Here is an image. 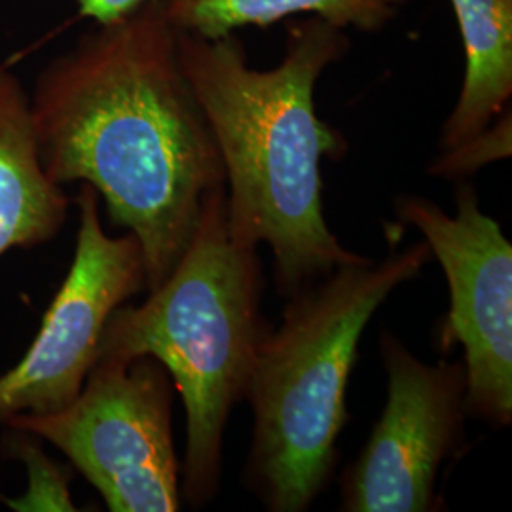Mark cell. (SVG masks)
<instances>
[{"instance_id":"13","label":"cell","mask_w":512,"mask_h":512,"mask_svg":"<svg viewBox=\"0 0 512 512\" xmlns=\"http://www.w3.org/2000/svg\"><path fill=\"white\" fill-rule=\"evenodd\" d=\"M511 156V109L501 112L497 122H492L473 139L458 147L446 148L439 160L429 167L431 175L446 179H463L473 175L484 165Z\"/></svg>"},{"instance_id":"2","label":"cell","mask_w":512,"mask_h":512,"mask_svg":"<svg viewBox=\"0 0 512 512\" xmlns=\"http://www.w3.org/2000/svg\"><path fill=\"white\" fill-rule=\"evenodd\" d=\"M184 74L219 148L232 239L274 258L277 293L291 298L370 258L346 249L323 209L321 164L346 152L344 137L315 112V84L349 50L344 29L321 18L289 29L283 61L256 71L234 33L177 31Z\"/></svg>"},{"instance_id":"3","label":"cell","mask_w":512,"mask_h":512,"mask_svg":"<svg viewBox=\"0 0 512 512\" xmlns=\"http://www.w3.org/2000/svg\"><path fill=\"white\" fill-rule=\"evenodd\" d=\"M147 293L139 306L122 304L110 315L97 361L152 357L164 365L186 412L181 494L202 509L219 494L226 423L272 329L262 315L256 249L228 230L226 186L209 196L171 274Z\"/></svg>"},{"instance_id":"4","label":"cell","mask_w":512,"mask_h":512,"mask_svg":"<svg viewBox=\"0 0 512 512\" xmlns=\"http://www.w3.org/2000/svg\"><path fill=\"white\" fill-rule=\"evenodd\" d=\"M431 258L421 241L378 264L342 266L287 298L281 325L258 346L245 393L255 423L243 480L268 511H308L327 490L361 336Z\"/></svg>"},{"instance_id":"7","label":"cell","mask_w":512,"mask_h":512,"mask_svg":"<svg viewBox=\"0 0 512 512\" xmlns=\"http://www.w3.org/2000/svg\"><path fill=\"white\" fill-rule=\"evenodd\" d=\"M380 353L387 399L359 458L342 473L340 511H444L440 469L469 446L465 365L423 363L389 330L380 334Z\"/></svg>"},{"instance_id":"8","label":"cell","mask_w":512,"mask_h":512,"mask_svg":"<svg viewBox=\"0 0 512 512\" xmlns=\"http://www.w3.org/2000/svg\"><path fill=\"white\" fill-rule=\"evenodd\" d=\"M73 262L44 313L33 344L0 374V425L18 414H52L73 403L97 363L110 315L147 291L145 256L137 238L109 236L99 194L82 184Z\"/></svg>"},{"instance_id":"9","label":"cell","mask_w":512,"mask_h":512,"mask_svg":"<svg viewBox=\"0 0 512 512\" xmlns=\"http://www.w3.org/2000/svg\"><path fill=\"white\" fill-rule=\"evenodd\" d=\"M69 207L40 160L29 95L18 74L0 67V258L57 238Z\"/></svg>"},{"instance_id":"5","label":"cell","mask_w":512,"mask_h":512,"mask_svg":"<svg viewBox=\"0 0 512 512\" xmlns=\"http://www.w3.org/2000/svg\"><path fill=\"white\" fill-rule=\"evenodd\" d=\"M4 427L48 442L112 512H175L183 505L173 440V382L152 357L97 361L73 403L18 414Z\"/></svg>"},{"instance_id":"12","label":"cell","mask_w":512,"mask_h":512,"mask_svg":"<svg viewBox=\"0 0 512 512\" xmlns=\"http://www.w3.org/2000/svg\"><path fill=\"white\" fill-rule=\"evenodd\" d=\"M10 431L8 446L12 456L19 458L29 469V478H33V492L23 497L18 505L21 511H76L69 494V476L63 467L54 465L44 456L38 446L37 437L6 427Z\"/></svg>"},{"instance_id":"1","label":"cell","mask_w":512,"mask_h":512,"mask_svg":"<svg viewBox=\"0 0 512 512\" xmlns=\"http://www.w3.org/2000/svg\"><path fill=\"white\" fill-rule=\"evenodd\" d=\"M29 110L50 179L92 186L110 222L139 241L147 291L156 289L184 255L209 196L226 186L162 0L97 25L52 59Z\"/></svg>"},{"instance_id":"14","label":"cell","mask_w":512,"mask_h":512,"mask_svg":"<svg viewBox=\"0 0 512 512\" xmlns=\"http://www.w3.org/2000/svg\"><path fill=\"white\" fill-rule=\"evenodd\" d=\"M156 0H78V14L93 19L97 25L126 18L131 12L147 6Z\"/></svg>"},{"instance_id":"6","label":"cell","mask_w":512,"mask_h":512,"mask_svg":"<svg viewBox=\"0 0 512 512\" xmlns=\"http://www.w3.org/2000/svg\"><path fill=\"white\" fill-rule=\"evenodd\" d=\"M397 217L420 230L446 275L450 310L439 330L444 353L463 348L467 416L497 429L512 421V245L478 202L475 186L459 184L456 213L421 196H401Z\"/></svg>"},{"instance_id":"10","label":"cell","mask_w":512,"mask_h":512,"mask_svg":"<svg viewBox=\"0 0 512 512\" xmlns=\"http://www.w3.org/2000/svg\"><path fill=\"white\" fill-rule=\"evenodd\" d=\"M465 46V80L446 118L440 145L473 139L511 109L512 0H450Z\"/></svg>"},{"instance_id":"11","label":"cell","mask_w":512,"mask_h":512,"mask_svg":"<svg viewBox=\"0 0 512 512\" xmlns=\"http://www.w3.org/2000/svg\"><path fill=\"white\" fill-rule=\"evenodd\" d=\"M165 18L202 38L232 35L239 27H266L296 14H311L332 25L365 33L382 31L406 0H162Z\"/></svg>"}]
</instances>
